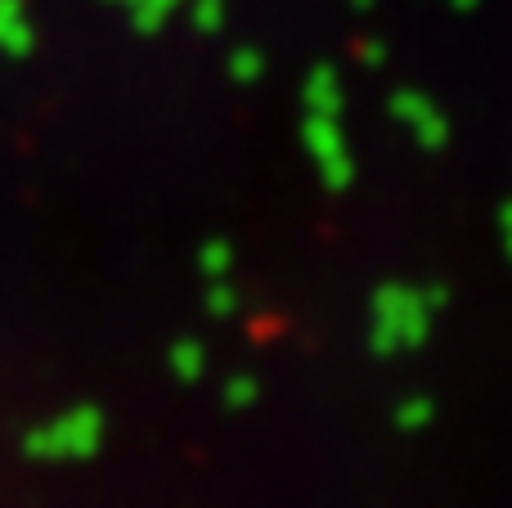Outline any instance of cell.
Listing matches in <instances>:
<instances>
[{
    "instance_id": "6da1fadb",
    "label": "cell",
    "mask_w": 512,
    "mask_h": 508,
    "mask_svg": "<svg viewBox=\"0 0 512 508\" xmlns=\"http://www.w3.org/2000/svg\"><path fill=\"white\" fill-rule=\"evenodd\" d=\"M432 306H427L423 288L409 284H382L369 302V347L378 356H400V351H418L432 333Z\"/></svg>"
},
{
    "instance_id": "7a4b0ae2",
    "label": "cell",
    "mask_w": 512,
    "mask_h": 508,
    "mask_svg": "<svg viewBox=\"0 0 512 508\" xmlns=\"http://www.w3.org/2000/svg\"><path fill=\"white\" fill-rule=\"evenodd\" d=\"M104 441V414L95 405H72V410L54 414V419L36 423L23 437V450L32 459H90Z\"/></svg>"
},
{
    "instance_id": "3957f363",
    "label": "cell",
    "mask_w": 512,
    "mask_h": 508,
    "mask_svg": "<svg viewBox=\"0 0 512 508\" xmlns=\"http://www.w3.org/2000/svg\"><path fill=\"white\" fill-rule=\"evenodd\" d=\"M301 144H306L310 162H315L319 180L328 189H346L355 180V158H351V144H346V131L337 117H310L301 122Z\"/></svg>"
},
{
    "instance_id": "277c9868",
    "label": "cell",
    "mask_w": 512,
    "mask_h": 508,
    "mask_svg": "<svg viewBox=\"0 0 512 508\" xmlns=\"http://www.w3.org/2000/svg\"><path fill=\"white\" fill-rule=\"evenodd\" d=\"M387 108L418 149H445L450 144V117L436 108L432 95H423V90H396Z\"/></svg>"
},
{
    "instance_id": "5b68a950",
    "label": "cell",
    "mask_w": 512,
    "mask_h": 508,
    "mask_svg": "<svg viewBox=\"0 0 512 508\" xmlns=\"http://www.w3.org/2000/svg\"><path fill=\"white\" fill-rule=\"evenodd\" d=\"M301 104H306L310 117H342L346 108V86H342V72L333 63H315L301 81Z\"/></svg>"
},
{
    "instance_id": "8992f818",
    "label": "cell",
    "mask_w": 512,
    "mask_h": 508,
    "mask_svg": "<svg viewBox=\"0 0 512 508\" xmlns=\"http://www.w3.org/2000/svg\"><path fill=\"white\" fill-rule=\"evenodd\" d=\"M36 50V23L23 0H0V54L5 59H27Z\"/></svg>"
},
{
    "instance_id": "52a82bcc",
    "label": "cell",
    "mask_w": 512,
    "mask_h": 508,
    "mask_svg": "<svg viewBox=\"0 0 512 508\" xmlns=\"http://www.w3.org/2000/svg\"><path fill=\"white\" fill-rule=\"evenodd\" d=\"M167 369L180 378V383H203V374H207V351H203V342L180 338L176 347L167 351Z\"/></svg>"
},
{
    "instance_id": "ba28073f",
    "label": "cell",
    "mask_w": 512,
    "mask_h": 508,
    "mask_svg": "<svg viewBox=\"0 0 512 508\" xmlns=\"http://www.w3.org/2000/svg\"><path fill=\"white\" fill-rule=\"evenodd\" d=\"M126 5V18H131L135 32H162L167 18L176 14L185 0H122Z\"/></svg>"
},
{
    "instance_id": "9c48e42d",
    "label": "cell",
    "mask_w": 512,
    "mask_h": 508,
    "mask_svg": "<svg viewBox=\"0 0 512 508\" xmlns=\"http://www.w3.org/2000/svg\"><path fill=\"white\" fill-rule=\"evenodd\" d=\"M198 275H207V284L216 279H230L234 275V248L225 239H207L198 248Z\"/></svg>"
},
{
    "instance_id": "30bf717a",
    "label": "cell",
    "mask_w": 512,
    "mask_h": 508,
    "mask_svg": "<svg viewBox=\"0 0 512 508\" xmlns=\"http://www.w3.org/2000/svg\"><path fill=\"white\" fill-rule=\"evenodd\" d=\"M230 77L239 81V86H252V81L265 77V54L252 50V45H239V50L230 54Z\"/></svg>"
},
{
    "instance_id": "8fae6325",
    "label": "cell",
    "mask_w": 512,
    "mask_h": 508,
    "mask_svg": "<svg viewBox=\"0 0 512 508\" xmlns=\"http://www.w3.org/2000/svg\"><path fill=\"white\" fill-rule=\"evenodd\" d=\"M432 414H436V405L427 401V396H409V401L396 405V428L418 432V428H427V423H432Z\"/></svg>"
},
{
    "instance_id": "7c38bea8",
    "label": "cell",
    "mask_w": 512,
    "mask_h": 508,
    "mask_svg": "<svg viewBox=\"0 0 512 508\" xmlns=\"http://www.w3.org/2000/svg\"><path fill=\"white\" fill-rule=\"evenodd\" d=\"M189 5V23L198 32H221L225 27V0H185Z\"/></svg>"
},
{
    "instance_id": "4fadbf2b",
    "label": "cell",
    "mask_w": 512,
    "mask_h": 508,
    "mask_svg": "<svg viewBox=\"0 0 512 508\" xmlns=\"http://www.w3.org/2000/svg\"><path fill=\"white\" fill-rule=\"evenodd\" d=\"M225 405L230 410H248V405H256V396H261V387H256V378L248 374H234V378H225Z\"/></svg>"
},
{
    "instance_id": "5bb4252c",
    "label": "cell",
    "mask_w": 512,
    "mask_h": 508,
    "mask_svg": "<svg viewBox=\"0 0 512 508\" xmlns=\"http://www.w3.org/2000/svg\"><path fill=\"white\" fill-rule=\"evenodd\" d=\"M207 311L221 315V320H225V315H234V311H239V288H234L230 279H216V284L207 288Z\"/></svg>"
},
{
    "instance_id": "9a60e30c",
    "label": "cell",
    "mask_w": 512,
    "mask_h": 508,
    "mask_svg": "<svg viewBox=\"0 0 512 508\" xmlns=\"http://www.w3.org/2000/svg\"><path fill=\"white\" fill-rule=\"evenodd\" d=\"M382 59H387V45H382V41H373V36H369V41H360V63H369V68H378Z\"/></svg>"
},
{
    "instance_id": "2e32d148",
    "label": "cell",
    "mask_w": 512,
    "mask_h": 508,
    "mask_svg": "<svg viewBox=\"0 0 512 508\" xmlns=\"http://www.w3.org/2000/svg\"><path fill=\"white\" fill-rule=\"evenodd\" d=\"M423 297H427V306H432V311H445V302H450V288L432 284V288H423Z\"/></svg>"
},
{
    "instance_id": "e0dca14e",
    "label": "cell",
    "mask_w": 512,
    "mask_h": 508,
    "mask_svg": "<svg viewBox=\"0 0 512 508\" xmlns=\"http://www.w3.org/2000/svg\"><path fill=\"white\" fill-rule=\"evenodd\" d=\"M504 239H508V252H512V203L504 207Z\"/></svg>"
},
{
    "instance_id": "ac0fdd59",
    "label": "cell",
    "mask_w": 512,
    "mask_h": 508,
    "mask_svg": "<svg viewBox=\"0 0 512 508\" xmlns=\"http://www.w3.org/2000/svg\"><path fill=\"white\" fill-rule=\"evenodd\" d=\"M454 9H472V5H481V0H450Z\"/></svg>"
},
{
    "instance_id": "d6986e66",
    "label": "cell",
    "mask_w": 512,
    "mask_h": 508,
    "mask_svg": "<svg viewBox=\"0 0 512 508\" xmlns=\"http://www.w3.org/2000/svg\"><path fill=\"white\" fill-rule=\"evenodd\" d=\"M355 5H369V0H355Z\"/></svg>"
}]
</instances>
